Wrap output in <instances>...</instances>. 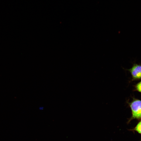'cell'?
<instances>
[{"label":"cell","instance_id":"obj_1","mask_svg":"<svg viewBox=\"0 0 141 141\" xmlns=\"http://www.w3.org/2000/svg\"><path fill=\"white\" fill-rule=\"evenodd\" d=\"M131 110L132 115L129 120V122L133 119H139L141 118V100L134 98L131 102H128Z\"/></svg>","mask_w":141,"mask_h":141},{"label":"cell","instance_id":"obj_2","mask_svg":"<svg viewBox=\"0 0 141 141\" xmlns=\"http://www.w3.org/2000/svg\"><path fill=\"white\" fill-rule=\"evenodd\" d=\"M131 73L133 80L141 79V65L136 63H134L132 67L127 69Z\"/></svg>","mask_w":141,"mask_h":141},{"label":"cell","instance_id":"obj_3","mask_svg":"<svg viewBox=\"0 0 141 141\" xmlns=\"http://www.w3.org/2000/svg\"><path fill=\"white\" fill-rule=\"evenodd\" d=\"M133 130L141 134V120L138 123Z\"/></svg>","mask_w":141,"mask_h":141},{"label":"cell","instance_id":"obj_4","mask_svg":"<svg viewBox=\"0 0 141 141\" xmlns=\"http://www.w3.org/2000/svg\"><path fill=\"white\" fill-rule=\"evenodd\" d=\"M135 89L136 90L141 93V81L135 85Z\"/></svg>","mask_w":141,"mask_h":141},{"label":"cell","instance_id":"obj_5","mask_svg":"<svg viewBox=\"0 0 141 141\" xmlns=\"http://www.w3.org/2000/svg\"><path fill=\"white\" fill-rule=\"evenodd\" d=\"M39 109L40 110H42L44 108L43 107H40L39 108Z\"/></svg>","mask_w":141,"mask_h":141}]
</instances>
